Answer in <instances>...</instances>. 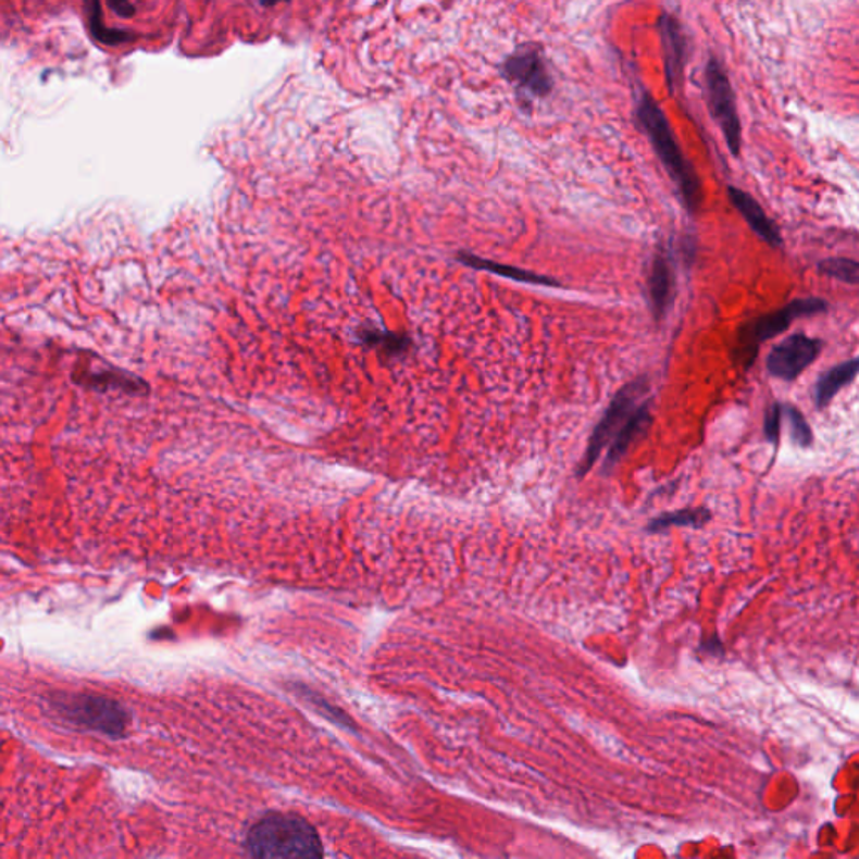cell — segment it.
I'll list each match as a JSON object with an SVG mask.
<instances>
[{"instance_id": "cell-1", "label": "cell", "mask_w": 859, "mask_h": 859, "mask_svg": "<svg viewBox=\"0 0 859 859\" xmlns=\"http://www.w3.org/2000/svg\"><path fill=\"white\" fill-rule=\"evenodd\" d=\"M635 116L638 128L648 136L655 153L679 187L683 203L690 212H697L704 200L700 178L692 163L685 159L667 114L650 92L639 91L636 95Z\"/></svg>"}, {"instance_id": "cell-2", "label": "cell", "mask_w": 859, "mask_h": 859, "mask_svg": "<svg viewBox=\"0 0 859 859\" xmlns=\"http://www.w3.org/2000/svg\"><path fill=\"white\" fill-rule=\"evenodd\" d=\"M247 849L259 858H320L316 830L295 814H269L250 827Z\"/></svg>"}, {"instance_id": "cell-3", "label": "cell", "mask_w": 859, "mask_h": 859, "mask_svg": "<svg viewBox=\"0 0 859 859\" xmlns=\"http://www.w3.org/2000/svg\"><path fill=\"white\" fill-rule=\"evenodd\" d=\"M826 311L827 302L824 299H796V301L789 302V304L777 309V311L769 312L764 316L749 321V323L744 324L738 329L737 351H735L738 363L744 364V368L750 366L756 360L760 343L781 335L790 326L793 321L799 320V318L814 316V314H821V312Z\"/></svg>"}, {"instance_id": "cell-4", "label": "cell", "mask_w": 859, "mask_h": 859, "mask_svg": "<svg viewBox=\"0 0 859 859\" xmlns=\"http://www.w3.org/2000/svg\"><path fill=\"white\" fill-rule=\"evenodd\" d=\"M500 74L514 86L521 100H540L555 89V77L543 51L531 42L519 46L512 54L507 55L500 64Z\"/></svg>"}, {"instance_id": "cell-5", "label": "cell", "mask_w": 859, "mask_h": 859, "mask_svg": "<svg viewBox=\"0 0 859 859\" xmlns=\"http://www.w3.org/2000/svg\"><path fill=\"white\" fill-rule=\"evenodd\" d=\"M706 88L710 113L724 133L729 150L734 157H738L742 148V125L737 104H735L734 89H732L727 71L715 58H710L706 66Z\"/></svg>"}, {"instance_id": "cell-6", "label": "cell", "mask_w": 859, "mask_h": 859, "mask_svg": "<svg viewBox=\"0 0 859 859\" xmlns=\"http://www.w3.org/2000/svg\"><path fill=\"white\" fill-rule=\"evenodd\" d=\"M647 389L648 379L643 376V378L635 379V382L630 383V385L624 386L623 389L618 391L617 397L613 398L610 407H608L607 413L599 420L598 426H596L592 438H589L588 448H586V453H584L580 471H577L580 477H583V475L592 471L602 448L610 441L611 435L620 428L624 420L628 419L633 404L638 401V398L642 397Z\"/></svg>"}, {"instance_id": "cell-7", "label": "cell", "mask_w": 859, "mask_h": 859, "mask_svg": "<svg viewBox=\"0 0 859 859\" xmlns=\"http://www.w3.org/2000/svg\"><path fill=\"white\" fill-rule=\"evenodd\" d=\"M73 379L76 385L85 388L96 389V391H123L128 395H147L148 385L145 379L111 366L104 361L89 358L86 361H77L73 371Z\"/></svg>"}, {"instance_id": "cell-8", "label": "cell", "mask_w": 859, "mask_h": 859, "mask_svg": "<svg viewBox=\"0 0 859 859\" xmlns=\"http://www.w3.org/2000/svg\"><path fill=\"white\" fill-rule=\"evenodd\" d=\"M823 343L806 335H793L772 349L768 371L775 378L794 382L799 378L821 353Z\"/></svg>"}, {"instance_id": "cell-9", "label": "cell", "mask_w": 859, "mask_h": 859, "mask_svg": "<svg viewBox=\"0 0 859 859\" xmlns=\"http://www.w3.org/2000/svg\"><path fill=\"white\" fill-rule=\"evenodd\" d=\"M67 717L77 724L89 725L107 734H120L125 729L122 707L104 698L76 697L66 701Z\"/></svg>"}, {"instance_id": "cell-10", "label": "cell", "mask_w": 859, "mask_h": 859, "mask_svg": "<svg viewBox=\"0 0 859 859\" xmlns=\"http://www.w3.org/2000/svg\"><path fill=\"white\" fill-rule=\"evenodd\" d=\"M661 45H663V60H665L667 83L670 91L675 92L676 85L682 79L683 67L687 61V37L683 34L682 26L673 15L663 14L658 21Z\"/></svg>"}, {"instance_id": "cell-11", "label": "cell", "mask_w": 859, "mask_h": 859, "mask_svg": "<svg viewBox=\"0 0 859 859\" xmlns=\"http://www.w3.org/2000/svg\"><path fill=\"white\" fill-rule=\"evenodd\" d=\"M729 199H731L732 206L737 209L742 217L746 219L749 227L756 232L760 239L768 242L769 246L774 247V249L783 246L781 232L775 227L774 222L768 217V213H765L764 209L759 206V202L754 199L752 195L737 187H729Z\"/></svg>"}, {"instance_id": "cell-12", "label": "cell", "mask_w": 859, "mask_h": 859, "mask_svg": "<svg viewBox=\"0 0 859 859\" xmlns=\"http://www.w3.org/2000/svg\"><path fill=\"white\" fill-rule=\"evenodd\" d=\"M648 290H650L651 311L655 320L660 321L669 311L670 301L673 295V271L669 256L665 252H658L651 264L650 277H648Z\"/></svg>"}, {"instance_id": "cell-13", "label": "cell", "mask_w": 859, "mask_h": 859, "mask_svg": "<svg viewBox=\"0 0 859 859\" xmlns=\"http://www.w3.org/2000/svg\"><path fill=\"white\" fill-rule=\"evenodd\" d=\"M650 423V401H645L642 407L636 408L635 412L628 416L623 428L620 430V434L614 438L610 452H608L607 460H605V469H602V471L607 472V474L613 471L614 466L623 459L624 453L628 452V448L632 447L633 441H635L639 435L647 432Z\"/></svg>"}, {"instance_id": "cell-14", "label": "cell", "mask_w": 859, "mask_h": 859, "mask_svg": "<svg viewBox=\"0 0 859 859\" xmlns=\"http://www.w3.org/2000/svg\"><path fill=\"white\" fill-rule=\"evenodd\" d=\"M858 375L859 358H852V360L830 368V370L819 376L818 382H816L814 394H812L816 408H819V410L826 408L827 404L833 401V398Z\"/></svg>"}, {"instance_id": "cell-15", "label": "cell", "mask_w": 859, "mask_h": 859, "mask_svg": "<svg viewBox=\"0 0 859 859\" xmlns=\"http://www.w3.org/2000/svg\"><path fill=\"white\" fill-rule=\"evenodd\" d=\"M83 14H85L86 26H88L92 41L98 45L119 48V46L128 45L136 39V34L132 30L111 29V27L104 26L101 0H83Z\"/></svg>"}, {"instance_id": "cell-16", "label": "cell", "mask_w": 859, "mask_h": 859, "mask_svg": "<svg viewBox=\"0 0 859 859\" xmlns=\"http://www.w3.org/2000/svg\"><path fill=\"white\" fill-rule=\"evenodd\" d=\"M459 262H462L466 267L494 272L497 276L518 281V283L537 284V286H558V283L551 279V277L540 276V274H536V272L524 271V269L512 267V265H503L500 264V262L478 258V256H474V253H460Z\"/></svg>"}, {"instance_id": "cell-17", "label": "cell", "mask_w": 859, "mask_h": 859, "mask_svg": "<svg viewBox=\"0 0 859 859\" xmlns=\"http://www.w3.org/2000/svg\"><path fill=\"white\" fill-rule=\"evenodd\" d=\"M358 339L370 348L378 349L379 353L385 357H401L412 346L408 336L398 335L391 331L376 329V327H363L358 333Z\"/></svg>"}, {"instance_id": "cell-18", "label": "cell", "mask_w": 859, "mask_h": 859, "mask_svg": "<svg viewBox=\"0 0 859 859\" xmlns=\"http://www.w3.org/2000/svg\"><path fill=\"white\" fill-rule=\"evenodd\" d=\"M712 514H710L709 509H683V511L672 512V514L660 515V518L653 519L648 525V531L651 533H660V531L669 530V527H675V525H680V527H704L707 522L710 521Z\"/></svg>"}, {"instance_id": "cell-19", "label": "cell", "mask_w": 859, "mask_h": 859, "mask_svg": "<svg viewBox=\"0 0 859 859\" xmlns=\"http://www.w3.org/2000/svg\"><path fill=\"white\" fill-rule=\"evenodd\" d=\"M818 269L833 279L859 286V262L851 259H824L819 262Z\"/></svg>"}, {"instance_id": "cell-20", "label": "cell", "mask_w": 859, "mask_h": 859, "mask_svg": "<svg viewBox=\"0 0 859 859\" xmlns=\"http://www.w3.org/2000/svg\"><path fill=\"white\" fill-rule=\"evenodd\" d=\"M784 408H786V416L787 420H789L790 440H793L797 447H809L814 437H812V430L811 426H809L808 420L805 419V415H802L796 407Z\"/></svg>"}, {"instance_id": "cell-21", "label": "cell", "mask_w": 859, "mask_h": 859, "mask_svg": "<svg viewBox=\"0 0 859 859\" xmlns=\"http://www.w3.org/2000/svg\"><path fill=\"white\" fill-rule=\"evenodd\" d=\"M784 407L781 403H774L769 408L765 413L764 420V434L771 444H779V434H781V422H783Z\"/></svg>"}, {"instance_id": "cell-22", "label": "cell", "mask_w": 859, "mask_h": 859, "mask_svg": "<svg viewBox=\"0 0 859 859\" xmlns=\"http://www.w3.org/2000/svg\"><path fill=\"white\" fill-rule=\"evenodd\" d=\"M107 2L108 8L116 17L125 18V21L135 17L136 8L129 0H107Z\"/></svg>"}, {"instance_id": "cell-23", "label": "cell", "mask_w": 859, "mask_h": 859, "mask_svg": "<svg viewBox=\"0 0 859 859\" xmlns=\"http://www.w3.org/2000/svg\"><path fill=\"white\" fill-rule=\"evenodd\" d=\"M701 650H706L710 655H717V657L724 655V647H722V643L717 636H712L709 642L701 643Z\"/></svg>"}, {"instance_id": "cell-24", "label": "cell", "mask_w": 859, "mask_h": 859, "mask_svg": "<svg viewBox=\"0 0 859 859\" xmlns=\"http://www.w3.org/2000/svg\"><path fill=\"white\" fill-rule=\"evenodd\" d=\"M279 2H289V0H261V5H264V8H272V5L279 4Z\"/></svg>"}]
</instances>
